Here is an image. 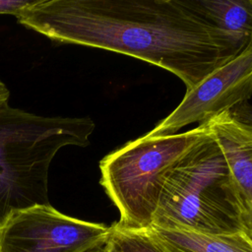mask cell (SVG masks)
<instances>
[{
  "label": "cell",
  "instance_id": "cell-1",
  "mask_svg": "<svg viewBox=\"0 0 252 252\" xmlns=\"http://www.w3.org/2000/svg\"><path fill=\"white\" fill-rule=\"evenodd\" d=\"M16 18L52 41L157 65L180 79L186 92L249 44L216 28L188 0H35Z\"/></svg>",
  "mask_w": 252,
  "mask_h": 252
},
{
  "label": "cell",
  "instance_id": "cell-2",
  "mask_svg": "<svg viewBox=\"0 0 252 252\" xmlns=\"http://www.w3.org/2000/svg\"><path fill=\"white\" fill-rule=\"evenodd\" d=\"M90 117H47L0 101V226L15 213L50 205L48 173L57 152L87 147Z\"/></svg>",
  "mask_w": 252,
  "mask_h": 252
},
{
  "label": "cell",
  "instance_id": "cell-3",
  "mask_svg": "<svg viewBox=\"0 0 252 252\" xmlns=\"http://www.w3.org/2000/svg\"><path fill=\"white\" fill-rule=\"evenodd\" d=\"M152 225L213 234L243 231L227 161L211 130L168 172Z\"/></svg>",
  "mask_w": 252,
  "mask_h": 252
},
{
  "label": "cell",
  "instance_id": "cell-4",
  "mask_svg": "<svg viewBox=\"0 0 252 252\" xmlns=\"http://www.w3.org/2000/svg\"><path fill=\"white\" fill-rule=\"evenodd\" d=\"M209 132L205 122L182 133L143 136L106 155L99 162V183L119 211L114 224L133 230L150 227L168 172Z\"/></svg>",
  "mask_w": 252,
  "mask_h": 252
},
{
  "label": "cell",
  "instance_id": "cell-5",
  "mask_svg": "<svg viewBox=\"0 0 252 252\" xmlns=\"http://www.w3.org/2000/svg\"><path fill=\"white\" fill-rule=\"evenodd\" d=\"M111 227L64 215L51 205L13 214L0 226V252H88L107 242Z\"/></svg>",
  "mask_w": 252,
  "mask_h": 252
},
{
  "label": "cell",
  "instance_id": "cell-6",
  "mask_svg": "<svg viewBox=\"0 0 252 252\" xmlns=\"http://www.w3.org/2000/svg\"><path fill=\"white\" fill-rule=\"evenodd\" d=\"M251 95L252 41L240 54L187 91L177 107L144 137L168 136L192 123L208 122L215 116L247 102Z\"/></svg>",
  "mask_w": 252,
  "mask_h": 252
},
{
  "label": "cell",
  "instance_id": "cell-7",
  "mask_svg": "<svg viewBox=\"0 0 252 252\" xmlns=\"http://www.w3.org/2000/svg\"><path fill=\"white\" fill-rule=\"evenodd\" d=\"M227 161L242 230L252 238V127L222 112L208 121Z\"/></svg>",
  "mask_w": 252,
  "mask_h": 252
},
{
  "label": "cell",
  "instance_id": "cell-8",
  "mask_svg": "<svg viewBox=\"0 0 252 252\" xmlns=\"http://www.w3.org/2000/svg\"><path fill=\"white\" fill-rule=\"evenodd\" d=\"M143 230L162 252H252V238L244 231L213 234L154 225Z\"/></svg>",
  "mask_w": 252,
  "mask_h": 252
},
{
  "label": "cell",
  "instance_id": "cell-9",
  "mask_svg": "<svg viewBox=\"0 0 252 252\" xmlns=\"http://www.w3.org/2000/svg\"><path fill=\"white\" fill-rule=\"evenodd\" d=\"M216 28L252 41V0H188Z\"/></svg>",
  "mask_w": 252,
  "mask_h": 252
},
{
  "label": "cell",
  "instance_id": "cell-10",
  "mask_svg": "<svg viewBox=\"0 0 252 252\" xmlns=\"http://www.w3.org/2000/svg\"><path fill=\"white\" fill-rule=\"evenodd\" d=\"M110 227V235L106 242L109 252H162L143 229H124L114 223Z\"/></svg>",
  "mask_w": 252,
  "mask_h": 252
},
{
  "label": "cell",
  "instance_id": "cell-11",
  "mask_svg": "<svg viewBox=\"0 0 252 252\" xmlns=\"http://www.w3.org/2000/svg\"><path fill=\"white\" fill-rule=\"evenodd\" d=\"M34 1L35 0H0V15H12L17 17Z\"/></svg>",
  "mask_w": 252,
  "mask_h": 252
},
{
  "label": "cell",
  "instance_id": "cell-12",
  "mask_svg": "<svg viewBox=\"0 0 252 252\" xmlns=\"http://www.w3.org/2000/svg\"><path fill=\"white\" fill-rule=\"evenodd\" d=\"M229 113L237 121L252 127V104L248 102H243L231 108Z\"/></svg>",
  "mask_w": 252,
  "mask_h": 252
},
{
  "label": "cell",
  "instance_id": "cell-13",
  "mask_svg": "<svg viewBox=\"0 0 252 252\" xmlns=\"http://www.w3.org/2000/svg\"><path fill=\"white\" fill-rule=\"evenodd\" d=\"M9 96H10V92L7 86L0 79V101L9 100Z\"/></svg>",
  "mask_w": 252,
  "mask_h": 252
},
{
  "label": "cell",
  "instance_id": "cell-14",
  "mask_svg": "<svg viewBox=\"0 0 252 252\" xmlns=\"http://www.w3.org/2000/svg\"><path fill=\"white\" fill-rule=\"evenodd\" d=\"M88 252H109V250H108V247H107V245L105 243V244L100 245L98 247H95V248H94V249H92V250H90Z\"/></svg>",
  "mask_w": 252,
  "mask_h": 252
}]
</instances>
